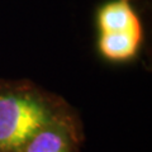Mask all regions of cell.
<instances>
[{
	"instance_id": "cell-2",
	"label": "cell",
	"mask_w": 152,
	"mask_h": 152,
	"mask_svg": "<svg viewBox=\"0 0 152 152\" xmlns=\"http://www.w3.org/2000/svg\"><path fill=\"white\" fill-rule=\"evenodd\" d=\"M96 50L108 62L134 61L145 41L141 17L132 0H107L95 12Z\"/></svg>"
},
{
	"instance_id": "cell-1",
	"label": "cell",
	"mask_w": 152,
	"mask_h": 152,
	"mask_svg": "<svg viewBox=\"0 0 152 152\" xmlns=\"http://www.w3.org/2000/svg\"><path fill=\"white\" fill-rule=\"evenodd\" d=\"M75 110L28 79H0V152H17L42 128Z\"/></svg>"
},
{
	"instance_id": "cell-3",
	"label": "cell",
	"mask_w": 152,
	"mask_h": 152,
	"mask_svg": "<svg viewBox=\"0 0 152 152\" xmlns=\"http://www.w3.org/2000/svg\"><path fill=\"white\" fill-rule=\"evenodd\" d=\"M80 134L77 115L72 113L42 128L17 152H75Z\"/></svg>"
}]
</instances>
